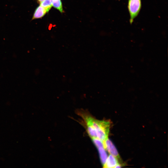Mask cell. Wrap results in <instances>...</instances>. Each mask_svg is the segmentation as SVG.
Listing matches in <instances>:
<instances>
[{
    "label": "cell",
    "mask_w": 168,
    "mask_h": 168,
    "mask_svg": "<svg viewBox=\"0 0 168 168\" xmlns=\"http://www.w3.org/2000/svg\"><path fill=\"white\" fill-rule=\"evenodd\" d=\"M77 113L83 119L86 127L96 130L98 138L103 142L108 138L110 126L109 121L97 120L85 111H79Z\"/></svg>",
    "instance_id": "cell-1"
},
{
    "label": "cell",
    "mask_w": 168,
    "mask_h": 168,
    "mask_svg": "<svg viewBox=\"0 0 168 168\" xmlns=\"http://www.w3.org/2000/svg\"><path fill=\"white\" fill-rule=\"evenodd\" d=\"M141 0H128V8L129 14V23L132 24L138 15L142 7Z\"/></svg>",
    "instance_id": "cell-2"
},
{
    "label": "cell",
    "mask_w": 168,
    "mask_h": 168,
    "mask_svg": "<svg viewBox=\"0 0 168 168\" xmlns=\"http://www.w3.org/2000/svg\"><path fill=\"white\" fill-rule=\"evenodd\" d=\"M103 147L105 150L110 154L116 157L118 159L120 158L117 150L112 142L107 138L103 142Z\"/></svg>",
    "instance_id": "cell-3"
},
{
    "label": "cell",
    "mask_w": 168,
    "mask_h": 168,
    "mask_svg": "<svg viewBox=\"0 0 168 168\" xmlns=\"http://www.w3.org/2000/svg\"><path fill=\"white\" fill-rule=\"evenodd\" d=\"M119 164L118 162V159L110 154L107 157L105 163L103 166L104 168H115Z\"/></svg>",
    "instance_id": "cell-4"
},
{
    "label": "cell",
    "mask_w": 168,
    "mask_h": 168,
    "mask_svg": "<svg viewBox=\"0 0 168 168\" xmlns=\"http://www.w3.org/2000/svg\"><path fill=\"white\" fill-rule=\"evenodd\" d=\"M45 9L40 5L36 9L32 18V19H38L44 16L46 13Z\"/></svg>",
    "instance_id": "cell-5"
},
{
    "label": "cell",
    "mask_w": 168,
    "mask_h": 168,
    "mask_svg": "<svg viewBox=\"0 0 168 168\" xmlns=\"http://www.w3.org/2000/svg\"><path fill=\"white\" fill-rule=\"evenodd\" d=\"M97 148L99 152L102 164L103 165L105 163L107 158L105 150L104 149L103 146H101Z\"/></svg>",
    "instance_id": "cell-6"
},
{
    "label": "cell",
    "mask_w": 168,
    "mask_h": 168,
    "mask_svg": "<svg viewBox=\"0 0 168 168\" xmlns=\"http://www.w3.org/2000/svg\"><path fill=\"white\" fill-rule=\"evenodd\" d=\"M40 5L45 9L47 12H48L52 6V0H44L41 2Z\"/></svg>",
    "instance_id": "cell-7"
},
{
    "label": "cell",
    "mask_w": 168,
    "mask_h": 168,
    "mask_svg": "<svg viewBox=\"0 0 168 168\" xmlns=\"http://www.w3.org/2000/svg\"><path fill=\"white\" fill-rule=\"evenodd\" d=\"M52 5L60 12H63L62 5L61 0H52Z\"/></svg>",
    "instance_id": "cell-8"
},
{
    "label": "cell",
    "mask_w": 168,
    "mask_h": 168,
    "mask_svg": "<svg viewBox=\"0 0 168 168\" xmlns=\"http://www.w3.org/2000/svg\"><path fill=\"white\" fill-rule=\"evenodd\" d=\"M39 1H40V2H42L43 1H44V0H38Z\"/></svg>",
    "instance_id": "cell-9"
}]
</instances>
